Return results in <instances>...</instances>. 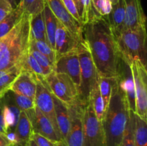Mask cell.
I'll return each mask as SVG.
<instances>
[{"label":"cell","instance_id":"1","mask_svg":"<svg viewBox=\"0 0 147 146\" xmlns=\"http://www.w3.org/2000/svg\"><path fill=\"white\" fill-rule=\"evenodd\" d=\"M83 36L98 75L117 77L120 54L106 17H93L83 25Z\"/></svg>","mask_w":147,"mask_h":146},{"label":"cell","instance_id":"2","mask_svg":"<svg viewBox=\"0 0 147 146\" xmlns=\"http://www.w3.org/2000/svg\"><path fill=\"white\" fill-rule=\"evenodd\" d=\"M30 17L24 13L18 24L0 39V70L25 61L30 48Z\"/></svg>","mask_w":147,"mask_h":146},{"label":"cell","instance_id":"3","mask_svg":"<svg viewBox=\"0 0 147 146\" xmlns=\"http://www.w3.org/2000/svg\"><path fill=\"white\" fill-rule=\"evenodd\" d=\"M129 111L125 93L117 81L113 87L110 101L101 122L105 134V146H120Z\"/></svg>","mask_w":147,"mask_h":146},{"label":"cell","instance_id":"4","mask_svg":"<svg viewBox=\"0 0 147 146\" xmlns=\"http://www.w3.org/2000/svg\"><path fill=\"white\" fill-rule=\"evenodd\" d=\"M121 57L129 64L139 60L146 66V28L126 29L114 36Z\"/></svg>","mask_w":147,"mask_h":146},{"label":"cell","instance_id":"5","mask_svg":"<svg viewBox=\"0 0 147 146\" xmlns=\"http://www.w3.org/2000/svg\"><path fill=\"white\" fill-rule=\"evenodd\" d=\"M80 61V82L78 88V100L86 106L90 101V94L93 86L98 82V73L93 61L90 51L84 39L77 49Z\"/></svg>","mask_w":147,"mask_h":146},{"label":"cell","instance_id":"6","mask_svg":"<svg viewBox=\"0 0 147 146\" xmlns=\"http://www.w3.org/2000/svg\"><path fill=\"white\" fill-rule=\"evenodd\" d=\"M43 78L50 92L65 104L70 105L78 100V89L67 74L52 71Z\"/></svg>","mask_w":147,"mask_h":146},{"label":"cell","instance_id":"7","mask_svg":"<svg viewBox=\"0 0 147 146\" xmlns=\"http://www.w3.org/2000/svg\"><path fill=\"white\" fill-rule=\"evenodd\" d=\"M136 95L135 114L147 120V70L146 66L139 60L130 64Z\"/></svg>","mask_w":147,"mask_h":146},{"label":"cell","instance_id":"8","mask_svg":"<svg viewBox=\"0 0 147 146\" xmlns=\"http://www.w3.org/2000/svg\"><path fill=\"white\" fill-rule=\"evenodd\" d=\"M83 146H105L103 125L96 117L90 101L83 110Z\"/></svg>","mask_w":147,"mask_h":146},{"label":"cell","instance_id":"9","mask_svg":"<svg viewBox=\"0 0 147 146\" xmlns=\"http://www.w3.org/2000/svg\"><path fill=\"white\" fill-rule=\"evenodd\" d=\"M70 115V127L66 139L63 143H56L57 146H83V115L86 106L79 100L68 105Z\"/></svg>","mask_w":147,"mask_h":146},{"label":"cell","instance_id":"10","mask_svg":"<svg viewBox=\"0 0 147 146\" xmlns=\"http://www.w3.org/2000/svg\"><path fill=\"white\" fill-rule=\"evenodd\" d=\"M34 100L35 107L51 122L60 135L56 121L53 94L46 86L44 78L41 76L36 75V92Z\"/></svg>","mask_w":147,"mask_h":146},{"label":"cell","instance_id":"11","mask_svg":"<svg viewBox=\"0 0 147 146\" xmlns=\"http://www.w3.org/2000/svg\"><path fill=\"white\" fill-rule=\"evenodd\" d=\"M83 39L80 38L69 31L60 21H57L55 35V61L61 56L70 52L76 51Z\"/></svg>","mask_w":147,"mask_h":146},{"label":"cell","instance_id":"12","mask_svg":"<svg viewBox=\"0 0 147 146\" xmlns=\"http://www.w3.org/2000/svg\"><path fill=\"white\" fill-rule=\"evenodd\" d=\"M32 124V133H38L54 143L62 142L60 135L56 131L51 122L39 110L37 107L25 112Z\"/></svg>","mask_w":147,"mask_h":146},{"label":"cell","instance_id":"13","mask_svg":"<svg viewBox=\"0 0 147 146\" xmlns=\"http://www.w3.org/2000/svg\"><path fill=\"white\" fill-rule=\"evenodd\" d=\"M117 81L123 90L127 100L129 109L135 113L136 111V95L134 83L130 64L121 57L117 72Z\"/></svg>","mask_w":147,"mask_h":146},{"label":"cell","instance_id":"14","mask_svg":"<svg viewBox=\"0 0 147 146\" xmlns=\"http://www.w3.org/2000/svg\"><path fill=\"white\" fill-rule=\"evenodd\" d=\"M45 1L59 21L73 34L83 39V25L70 14L61 0H45Z\"/></svg>","mask_w":147,"mask_h":146},{"label":"cell","instance_id":"15","mask_svg":"<svg viewBox=\"0 0 147 146\" xmlns=\"http://www.w3.org/2000/svg\"><path fill=\"white\" fill-rule=\"evenodd\" d=\"M53 71L65 74L79 88L80 82V67L77 50L61 56L55 62Z\"/></svg>","mask_w":147,"mask_h":146},{"label":"cell","instance_id":"16","mask_svg":"<svg viewBox=\"0 0 147 146\" xmlns=\"http://www.w3.org/2000/svg\"><path fill=\"white\" fill-rule=\"evenodd\" d=\"M124 2L126 14L120 32L126 29L146 28V16L140 0H124Z\"/></svg>","mask_w":147,"mask_h":146},{"label":"cell","instance_id":"17","mask_svg":"<svg viewBox=\"0 0 147 146\" xmlns=\"http://www.w3.org/2000/svg\"><path fill=\"white\" fill-rule=\"evenodd\" d=\"M9 91L34 100L36 92V75L22 69L11 84Z\"/></svg>","mask_w":147,"mask_h":146},{"label":"cell","instance_id":"18","mask_svg":"<svg viewBox=\"0 0 147 146\" xmlns=\"http://www.w3.org/2000/svg\"><path fill=\"white\" fill-rule=\"evenodd\" d=\"M56 121L60 131L62 143L65 141L70 127V115L68 105L53 94Z\"/></svg>","mask_w":147,"mask_h":146},{"label":"cell","instance_id":"19","mask_svg":"<svg viewBox=\"0 0 147 146\" xmlns=\"http://www.w3.org/2000/svg\"><path fill=\"white\" fill-rule=\"evenodd\" d=\"M126 14V5L124 0H119L116 4H112L110 13L106 17L108 23L113 33L116 35L121 31Z\"/></svg>","mask_w":147,"mask_h":146},{"label":"cell","instance_id":"20","mask_svg":"<svg viewBox=\"0 0 147 146\" xmlns=\"http://www.w3.org/2000/svg\"><path fill=\"white\" fill-rule=\"evenodd\" d=\"M24 62L13 66L6 70H0V99L9 91L11 84L23 69Z\"/></svg>","mask_w":147,"mask_h":146},{"label":"cell","instance_id":"21","mask_svg":"<svg viewBox=\"0 0 147 146\" xmlns=\"http://www.w3.org/2000/svg\"><path fill=\"white\" fill-rule=\"evenodd\" d=\"M14 131L17 137L18 143L26 145L31 137L32 128L31 122L24 111L20 112V117Z\"/></svg>","mask_w":147,"mask_h":146},{"label":"cell","instance_id":"22","mask_svg":"<svg viewBox=\"0 0 147 146\" xmlns=\"http://www.w3.org/2000/svg\"><path fill=\"white\" fill-rule=\"evenodd\" d=\"M24 11L17 5L0 21V39L8 34L22 18Z\"/></svg>","mask_w":147,"mask_h":146},{"label":"cell","instance_id":"23","mask_svg":"<svg viewBox=\"0 0 147 146\" xmlns=\"http://www.w3.org/2000/svg\"><path fill=\"white\" fill-rule=\"evenodd\" d=\"M30 39L47 42L42 11L36 15L30 17Z\"/></svg>","mask_w":147,"mask_h":146},{"label":"cell","instance_id":"24","mask_svg":"<svg viewBox=\"0 0 147 146\" xmlns=\"http://www.w3.org/2000/svg\"><path fill=\"white\" fill-rule=\"evenodd\" d=\"M43 17H44L45 25L46 36H47V43L50 47L55 49V35L57 29V19L53 14L47 4H45L44 9L42 10Z\"/></svg>","mask_w":147,"mask_h":146},{"label":"cell","instance_id":"25","mask_svg":"<svg viewBox=\"0 0 147 146\" xmlns=\"http://www.w3.org/2000/svg\"><path fill=\"white\" fill-rule=\"evenodd\" d=\"M116 82H117L116 77H100V76L98 75V87L99 90H100V95L103 98V103H104L105 113H106L109 101H110L113 87L116 83Z\"/></svg>","mask_w":147,"mask_h":146},{"label":"cell","instance_id":"26","mask_svg":"<svg viewBox=\"0 0 147 146\" xmlns=\"http://www.w3.org/2000/svg\"><path fill=\"white\" fill-rule=\"evenodd\" d=\"M1 110L8 131H10L11 129L14 130L21 110L14 102L10 104H4Z\"/></svg>","mask_w":147,"mask_h":146},{"label":"cell","instance_id":"27","mask_svg":"<svg viewBox=\"0 0 147 146\" xmlns=\"http://www.w3.org/2000/svg\"><path fill=\"white\" fill-rule=\"evenodd\" d=\"M90 102L91 103L93 111H94L96 117L98 119V120L102 122L105 115L104 103H103V98L100 95L98 82L95 84L92 89V91L90 94Z\"/></svg>","mask_w":147,"mask_h":146},{"label":"cell","instance_id":"28","mask_svg":"<svg viewBox=\"0 0 147 146\" xmlns=\"http://www.w3.org/2000/svg\"><path fill=\"white\" fill-rule=\"evenodd\" d=\"M134 137L136 146H147V123L134 115Z\"/></svg>","mask_w":147,"mask_h":146},{"label":"cell","instance_id":"29","mask_svg":"<svg viewBox=\"0 0 147 146\" xmlns=\"http://www.w3.org/2000/svg\"><path fill=\"white\" fill-rule=\"evenodd\" d=\"M134 112L129 110L123 139L120 146H136L134 137Z\"/></svg>","mask_w":147,"mask_h":146},{"label":"cell","instance_id":"30","mask_svg":"<svg viewBox=\"0 0 147 146\" xmlns=\"http://www.w3.org/2000/svg\"><path fill=\"white\" fill-rule=\"evenodd\" d=\"M45 4V0H20L18 6L24 13L32 17L42 11Z\"/></svg>","mask_w":147,"mask_h":146},{"label":"cell","instance_id":"31","mask_svg":"<svg viewBox=\"0 0 147 146\" xmlns=\"http://www.w3.org/2000/svg\"><path fill=\"white\" fill-rule=\"evenodd\" d=\"M82 24H87L90 19L92 0H73Z\"/></svg>","mask_w":147,"mask_h":146},{"label":"cell","instance_id":"32","mask_svg":"<svg viewBox=\"0 0 147 146\" xmlns=\"http://www.w3.org/2000/svg\"><path fill=\"white\" fill-rule=\"evenodd\" d=\"M29 53L35 59L36 61L38 62V64L42 67L43 69L48 72L49 73L53 71L55 67V63L52 61L50 59L46 57L43 54L38 51L34 46L30 44V48H29Z\"/></svg>","mask_w":147,"mask_h":146},{"label":"cell","instance_id":"33","mask_svg":"<svg viewBox=\"0 0 147 146\" xmlns=\"http://www.w3.org/2000/svg\"><path fill=\"white\" fill-rule=\"evenodd\" d=\"M23 70H25L30 72L32 73V74H35V75L41 76L42 77H46L50 74L48 72L46 71L38 64L35 59L30 53H28V54H27V58H26L24 64H23Z\"/></svg>","mask_w":147,"mask_h":146},{"label":"cell","instance_id":"34","mask_svg":"<svg viewBox=\"0 0 147 146\" xmlns=\"http://www.w3.org/2000/svg\"><path fill=\"white\" fill-rule=\"evenodd\" d=\"M11 97H12L13 102L17 106V107L21 111L26 112L27 110H32V109H34L35 107L34 100L30 98V97L14 92H12Z\"/></svg>","mask_w":147,"mask_h":146},{"label":"cell","instance_id":"35","mask_svg":"<svg viewBox=\"0 0 147 146\" xmlns=\"http://www.w3.org/2000/svg\"><path fill=\"white\" fill-rule=\"evenodd\" d=\"M30 44L34 46L40 52L50 59L53 62H55V54L54 50L50 47V45L47 42L34 40L30 39Z\"/></svg>","mask_w":147,"mask_h":146},{"label":"cell","instance_id":"36","mask_svg":"<svg viewBox=\"0 0 147 146\" xmlns=\"http://www.w3.org/2000/svg\"><path fill=\"white\" fill-rule=\"evenodd\" d=\"M92 6L102 17H106L112 8L110 0H92Z\"/></svg>","mask_w":147,"mask_h":146},{"label":"cell","instance_id":"37","mask_svg":"<svg viewBox=\"0 0 147 146\" xmlns=\"http://www.w3.org/2000/svg\"><path fill=\"white\" fill-rule=\"evenodd\" d=\"M30 138L32 139L38 145V146H57L55 143L51 141L47 137H44V136L41 135L38 133H32Z\"/></svg>","mask_w":147,"mask_h":146},{"label":"cell","instance_id":"38","mask_svg":"<svg viewBox=\"0 0 147 146\" xmlns=\"http://www.w3.org/2000/svg\"><path fill=\"white\" fill-rule=\"evenodd\" d=\"M62 2L63 3V4L65 5V7H66V9H67V11L70 12V14L76 19L77 21H78L79 22L81 23L80 21V18H79L78 14L77 9H76V5L74 4V1L73 0H61ZM82 24V23H81Z\"/></svg>","mask_w":147,"mask_h":146},{"label":"cell","instance_id":"39","mask_svg":"<svg viewBox=\"0 0 147 146\" xmlns=\"http://www.w3.org/2000/svg\"><path fill=\"white\" fill-rule=\"evenodd\" d=\"M12 9V6L7 0H0V21Z\"/></svg>","mask_w":147,"mask_h":146},{"label":"cell","instance_id":"40","mask_svg":"<svg viewBox=\"0 0 147 146\" xmlns=\"http://www.w3.org/2000/svg\"><path fill=\"white\" fill-rule=\"evenodd\" d=\"M7 132H8V130H7V127H6L4 116H3L1 110H0V133L7 134Z\"/></svg>","mask_w":147,"mask_h":146},{"label":"cell","instance_id":"41","mask_svg":"<svg viewBox=\"0 0 147 146\" xmlns=\"http://www.w3.org/2000/svg\"><path fill=\"white\" fill-rule=\"evenodd\" d=\"M10 144L6 137V134L4 133H0V146L4 145Z\"/></svg>","mask_w":147,"mask_h":146},{"label":"cell","instance_id":"42","mask_svg":"<svg viewBox=\"0 0 147 146\" xmlns=\"http://www.w3.org/2000/svg\"><path fill=\"white\" fill-rule=\"evenodd\" d=\"M26 146H38V145H37V143H36L35 142L32 140V139L30 138V140H29V141L27 142Z\"/></svg>","mask_w":147,"mask_h":146},{"label":"cell","instance_id":"43","mask_svg":"<svg viewBox=\"0 0 147 146\" xmlns=\"http://www.w3.org/2000/svg\"><path fill=\"white\" fill-rule=\"evenodd\" d=\"M7 1H8V2L10 3V4L12 6L13 9H14L17 6V4H16V2H15V1H14V0H7Z\"/></svg>","mask_w":147,"mask_h":146},{"label":"cell","instance_id":"44","mask_svg":"<svg viewBox=\"0 0 147 146\" xmlns=\"http://www.w3.org/2000/svg\"><path fill=\"white\" fill-rule=\"evenodd\" d=\"M10 146H26V145H22L20 144V143H16V144L11 145Z\"/></svg>","mask_w":147,"mask_h":146},{"label":"cell","instance_id":"45","mask_svg":"<svg viewBox=\"0 0 147 146\" xmlns=\"http://www.w3.org/2000/svg\"><path fill=\"white\" fill-rule=\"evenodd\" d=\"M119 1V0H110V1L111 2L112 4H116V3H117Z\"/></svg>","mask_w":147,"mask_h":146},{"label":"cell","instance_id":"46","mask_svg":"<svg viewBox=\"0 0 147 146\" xmlns=\"http://www.w3.org/2000/svg\"><path fill=\"white\" fill-rule=\"evenodd\" d=\"M14 1H15L16 4H17V5H18V4H19V3H20V0H14Z\"/></svg>","mask_w":147,"mask_h":146},{"label":"cell","instance_id":"47","mask_svg":"<svg viewBox=\"0 0 147 146\" xmlns=\"http://www.w3.org/2000/svg\"><path fill=\"white\" fill-rule=\"evenodd\" d=\"M11 144H7V145H2V146H10Z\"/></svg>","mask_w":147,"mask_h":146}]
</instances>
